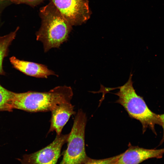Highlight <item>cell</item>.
Returning a JSON list of instances; mask_svg holds the SVG:
<instances>
[{
    "instance_id": "1",
    "label": "cell",
    "mask_w": 164,
    "mask_h": 164,
    "mask_svg": "<svg viewBox=\"0 0 164 164\" xmlns=\"http://www.w3.org/2000/svg\"><path fill=\"white\" fill-rule=\"evenodd\" d=\"M39 15L41 24L36 33V40L43 43L45 52L59 48L68 40L72 26L51 1L40 8Z\"/></svg>"
},
{
    "instance_id": "2",
    "label": "cell",
    "mask_w": 164,
    "mask_h": 164,
    "mask_svg": "<svg viewBox=\"0 0 164 164\" xmlns=\"http://www.w3.org/2000/svg\"><path fill=\"white\" fill-rule=\"evenodd\" d=\"M73 95L71 88L65 85L48 92L14 93L12 107L31 112L51 111L59 104L70 102Z\"/></svg>"
},
{
    "instance_id": "3",
    "label": "cell",
    "mask_w": 164,
    "mask_h": 164,
    "mask_svg": "<svg viewBox=\"0 0 164 164\" xmlns=\"http://www.w3.org/2000/svg\"><path fill=\"white\" fill-rule=\"evenodd\" d=\"M132 75L131 73L128 81L123 86L117 87L119 90L114 94L118 99L115 102L123 107L131 118L140 121L143 133L149 128L156 135L155 125H162L160 114L152 111L143 97L137 94L132 85Z\"/></svg>"
},
{
    "instance_id": "4",
    "label": "cell",
    "mask_w": 164,
    "mask_h": 164,
    "mask_svg": "<svg viewBox=\"0 0 164 164\" xmlns=\"http://www.w3.org/2000/svg\"><path fill=\"white\" fill-rule=\"evenodd\" d=\"M87 121L86 114L82 110L79 109L69 134L67 148L61 162L62 164H82L89 159L86 153L85 145Z\"/></svg>"
},
{
    "instance_id": "5",
    "label": "cell",
    "mask_w": 164,
    "mask_h": 164,
    "mask_svg": "<svg viewBox=\"0 0 164 164\" xmlns=\"http://www.w3.org/2000/svg\"><path fill=\"white\" fill-rule=\"evenodd\" d=\"M72 26L81 25L90 17L88 0H51Z\"/></svg>"
},
{
    "instance_id": "6",
    "label": "cell",
    "mask_w": 164,
    "mask_h": 164,
    "mask_svg": "<svg viewBox=\"0 0 164 164\" xmlns=\"http://www.w3.org/2000/svg\"><path fill=\"white\" fill-rule=\"evenodd\" d=\"M69 134L56 135L48 145L33 153L17 159L22 164H56L63 145L67 142Z\"/></svg>"
},
{
    "instance_id": "7",
    "label": "cell",
    "mask_w": 164,
    "mask_h": 164,
    "mask_svg": "<svg viewBox=\"0 0 164 164\" xmlns=\"http://www.w3.org/2000/svg\"><path fill=\"white\" fill-rule=\"evenodd\" d=\"M128 148L119 155L115 164H139L147 159H160L164 154V148L148 149L132 145L130 143Z\"/></svg>"
},
{
    "instance_id": "8",
    "label": "cell",
    "mask_w": 164,
    "mask_h": 164,
    "mask_svg": "<svg viewBox=\"0 0 164 164\" xmlns=\"http://www.w3.org/2000/svg\"><path fill=\"white\" fill-rule=\"evenodd\" d=\"M51 112L50 125L48 133L55 131L56 135H60L70 116L76 113L74 106L70 102L63 103L57 105Z\"/></svg>"
},
{
    "instance_id": "9",
    "label": "cell",
    "mask_w": 164,
    "mask_h": 164,
    "mask_svg": "<svg viewBox=\"0 0 164 164\" xmlns=\"http://www.w3.org/2000/svg\"><path fill=\"white\" fill-rule=\"evenodd\" d=\"M10 61L15 68L28 76L39 78H47L51 75L58 76L43 64L21 60L14 56L10 58Z\"/></svg>"
},
{
    "instance_id": "10",
    "label": "cell",
    "mask_w": 164,
    "mask_h": 164,
    "mask_svg": "<svg viewBox=\"0 0 164 164\" xmlns=\"http://www.w3.org/2000/svg\"><path fill=\"white\" fill-rule=\"evenodd\" d=\"M19 29L17 27L15 30L4 36H0V75L4 73L2 63L4 57L6 56L8 48L15 39Z\"/></svg>"
},
{
    "instance_id": "11",
    "label": "cell",
    "mask_w": 164,
    "mask_h": 164,
    "mask_svg": "<svg viewBox=\"0 0 164 164\" xmlns=\"http://www.w3.org/2000/svg\"><path fill=\"white\" fill-rule=\"evenodd\" d=\"M14 92L6 89L0 84V112L12 111Z\"/></svg>"
},
{
    "instance_id": "12",
    "label": "cell",
    "mask_w": 164,
    "mask_h": 164,
    "mask_svg": "<svg viewBox=\"0 0 164 164\" xmlns=\"http://www.w3.org/2000/svg\"><path fill=\"white\" fill-rule=\"evenodd\" d=\"M119 156V155L109 158L96 159L90 158L82 164H115Z\"/></svg>"
},
{
    "instance_id": "13",
    "label": "cell",
    "mask_w": 164,
    "mask_h": 164,
    "mask_svg": "<svg viewBox=\"0 0 164 164\" xmlns=\"http://www.w3.org/2000/svg\"><path fill=\"white\" fill-rule=\"evenodd\" d=\"M9 0L17 4H25L32 7H34L40 3L44 0Z\"/></svg>"
},
{
    "instance_id": "14",
    "label": "cell",
    "mask_w": 164,
    "mask_h": 164,
    "mask_svg": "<svg viewBox=\"0 0 164 164\" xmlns=\"http://www.w3.org/2000/svg\"><path fill=\"white\" fill-rule=\"evenodd\" d=\"M117 89L116 87L115 88H110V87H104L103 85H101V88L100 90L97 92V93H103L104 94H105L108 92H109L110 91L113 90H114Z\"/></svg>"
},
{
    "instance_id": "15",
    "label": "cell",
    "mask_w": 164,
    "mask_h": 164,
    "mask_svg": "<svg viewBox=\"0 0 164 164\" xmlns=\"http://www.w3.org/2000/svg\"><path fill=\"white\" fill-rule=\"evenodd\" d=\"M160 116L161 118L162 125L161 126L163 130V136H164V114H160Z\"/></svg>"
},
{
    "instance_id": "16",
    "label": "cell",
    "mask_w": 164,
    "mask_h": 164,
    "mask_svg": "<svg viewBox=\"0 0 164 164\" xmlns=\"http://www.w3.org/2000/svg\"><path fill=\"white\" fill-rule=\"evenodd\" d=\"M163 139L164 140V137H163Z\"/></svg>"
},
{
    "instance_id": "17",
    "label": "cell",
    "mask_w": 164,
    "mask_h": 164,
    "mask_svg": "<svg viewBox=\"0 0 164 164\" xmlns=\"http://www.w3.org/2000/svg\"><path fill=\"white\" fill-rule=\"evenodd\" d=\"M60 164H62V163L61 162H60Z\"/></svg>"
},
{
    "instance_id": "18",
    "label": "cell",
    "mask_w": 164,
    "mask_h": 164,
    "mask_svg": "<svg viewBox=\"0 0 164 164\" xmlns=\"http://www.w3.org/2000/svg\"><path fill=\"white\" fill-rule=\"evenodd\" d=\"M0 1H2V0H0Z\"/></svg>"
}]
</instances>
